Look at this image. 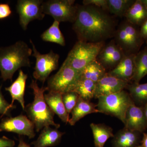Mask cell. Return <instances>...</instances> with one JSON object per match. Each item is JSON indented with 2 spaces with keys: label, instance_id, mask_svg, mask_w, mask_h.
<instances>
[{
  "label": "cell",
  "instance_id": "cell-2",
  "mask_svg": "<svg viewBox=\"0 0 147 147\" xmlns=\"http://www.w3.org/2000/svg\"><path fill=\"white\" fill-rule=\"evenodd\" d=\"M32 48L23 40L12 45L0 47V72L4 81H12L14 73L22 67H30Z\"/></svg>",
  "mask_w": 147,
  "mask_h": 147
},
{
  "label": "cell",
  "instance_id": "cell-26",
  "mask_svg": "<svg viewBox=\"0 0 147 147\" xmlns=\"http://www.w3.org/2000/svg\"><path fill=\"white\" fill-rule=\"evenodd\" d=\"M59 24V22L54 21L52 25L41 34L42 40L45 42L57 43L61 46H65V39L60 29Z\"/></svg>",
  "mask_w": 147,
  "mask_h": 147
},
{
  "label": "cell",
  "instance_id": "cell-35",
  "mask_svg": "<svg viewBox=\"0 0 147 147\" xmlns=\"http://www.w3.org/2000/svg\"><path fill=\"white\" fill-rule=\"evenodd\" d=\"M17 147H31L28 144L25 142L23 138L20 137L19 139V144Z\"/></svg>",
  "mask_w": 147,
  "mask_h": 147
},
{
  "label": "cell",
  "instance_id": "cell-36",
  "mask_svg": "<svg viewBox=\"0 0 147 147\" xmlns=\"http://www.w3.org/2000/svg\"><path fill=\"white\" fill-rule=\"evenodd\" d=\"M142 146L143 147H147V132L144 133V136L142 138Z\"/></svg>",
  "mask_w": 147,
  "mask_h": 147
},
{
  "label": "cell",
  "instance_id": "cell-27",
  "mask_svg": "<svg viewBox=\"0 0 147 147\" xmlns=\"http://www.w3.org/2000/svg\"><path fill=\"white\" fill-rule=\"evenodd\" d=\"M126 89L129 92L131 99L139 104H146L147 102V83L139 84L133 83L128 84Z\"/></svg>",
  "mask_w": 147,
  "mask_h": 147
},
{
  "label": "cell",
  "instance_id": "cell-30",
  "mask_svg": "<svg viewBox=\"0 0 147 147\" xmlns=\"http://www.w3.org/2000/svg\"><path fill=\"white\" fill-rule=\"evenodd\" d=\"M2 85L0 86V114L11 117V112L16 108V106L9 104L5 100L2 93Z\"/></svg>",
  "mask_w": 147,
  "mask_h": 147
},
{
  "label": "cell",
  "instance_id": "cell-6",
  "mask_svg": "<svg viewBox=\"0 0 147 147\" xmlns=\"http://www.w3.org/2000/svg\"><path fill=\"white\" fill-rule=\"evenodd\" d=\"M114 37V40L125 55L137 54L145 41L141 36L139 29L127 21L120 25Z\"/></svg>",
  "mask_w": 147,
  "mask_h": 147
},
{
  "label": "cell",
  "instance_id": "cell-22",
  "mask_svg": "<svg viewBox=\"0 0 147 147\" xmlns=\"http://www.w3.org/2000/svg\"><path fill=\"white\" fill-rule=\"evenodd\" d=\"M90 126L92 131L95 147H104L108 139L114 137L113 129L104 124L91 123Z\"/></svg>",
  "mask_w": 147,
  "mask_h": 147
},
{
  "label": "cell",
  "instance_id": "cell-12",
  "mask_svg": "<svg viewBox=\"0 0 147 147\" xmlns=\"http://www.w3.org/2000/svg\"><path fill=\"white\" fill-rule=\"evenodd\" d=\"M124 53L114 40L102 47L96 60L105 69L111 70L115 68L124 57Z\"/></svg>",
  "mask_w": 147,
  "mask_h": 147
},
{
  "label": "cell",
  "instance_id": "cell-14",
  "mask_svg": "<svg viewBox=\"0 0 147 147\" xmlns=\"http://www.w3.org/2000/svg\"><path fill=\"white\" fill-rule=\"evenodd\" d=\"M129 83L120 80L106 74L103 78L96 82L94 97L98 98L120 92L126 88Z\"/></svg>",
  "mask_w": 147,
  "mask_h": 147
},
{
  "label": "cell",
  "instance_id": "cell-4",
  "mask_svg": "<svg viewBox=\"0 0 147 147\" xmlns=\"http://www.w3.org/2000/svg\"><path fill=\"white\" fill-rule=\"evenodd\" d=\"M105 42H90L78 40L69 53L64 62L76 71L82 72L89 64L96 60Z\"/></svg>",
  "mask_w": 147,
  "mask_h": 147
},
{
  "label": "cell",
  "instance_id": "cell-9",
  "mask_svg": "<svg viewBox=\"0 0 147 147\" xmlns=\"http://www.w3.org/2000/svg\"><path fill=\"white\" fill-rule=\"evenodd\" d=\"M30 43L32 46V56L36 59L33 75L36 80H38L44 84L50 74L57 69L59 55L54 53L53 50L47 54H41L37 50L31 39H30Z\"/></svg>",
  "mask_w": 147,
  "mask_h": 147
},
{
  "label": "cell",
  "instance_id": "cell-34",
  "mask_svg": "<svg viewBox=\"0 0 147 147\" xmlns=\"http://www.w3.org/2000/svg\"><path fill=\"white\" fill-rule=\"evenodd\" d=\"M140 27V35L142 38L146 41L147 39V20Z\"/></svg>",
  "mask_w": 147,
  "mask_h": 147
},
{
  "label": "cell",
  "instance_id": "cell-39",
  "mask_svg": "<svg viewBox=\"0 0 147 147\" xmlns=\"http://www.w3.org/2000/svg\"><path fill=\"white\" fill-rule=\"evenodd\" d=\"M143 147V146H142V145H141V146H137V147Z\"/></svg>",
  "mask_w": 147,
  "mask_h": 147
},
{
  "label": "cell",
  "instance_id": "cell-21",
  "mask_svg": "<svg viewBox=\"0 0 147 147\" xmlns=\"http://www.w3.org/2000/svg\"><path fill=\"white\" fill-rule=\"evenodd\" d=\"M124 17L129 23L141 26L147 20V9L141 0H135Z\"/></svg>",
  "mask_w": 147,
  "mask_h": 147
},
{
  "label": "cell",
  "instance_id": "cell-20",
  "mask_svg": "<svg viewBox=\"0 0 147 147\" xmlns=\"http://www.w3.org/2000/svg\"><path fill=\"white\" fill-rule=\"evenodd\" d=\"M139 133L124 127L114 135L112 141L113 147H137L140 142Z\"/></svg>",
  "mask_w": 147,
  "mask_h": 147
},
{
  "label": "cell",
  "instance_id": "cell-38",
  "mask_svg": "<svg viewBox=\"0 0 147 147\" xmlns=\"http://www.w3.org/2000/svg\"><path fill=\"white\" fill-rule=\"evenodd\" d=\"M141 1L147 9V0H141Z\"/></svg>",
  "mask_w": 147,
  "mask_h": 147
},
{
  "label": "cell",
  "instance_id": "cell-29",
  "mask_svg": "<svg viewBox=\"0 0 147 147\" xmlns=\"http://www.w3.org/2000/svg\"><path fill=\"white\" fill-rule=\"evenodd\" d=\"M79 96L74 92H69L62 94V99L67 112L69 115L75 107Z\"/></svg>",
  "mask_w": 147,
  "mask_h": 147
},
{
  "label": "cell",
  "instance_id": "cell-3",
  "mask_svg": "<svg viewBox=\"0 0 147 147\" xmlns=\"http://www.w3.org/2000/svg\"><path fill=\"white\" fill-rule=\"evenodd\" d=\"M33 91L34 100L25 107L28 118L34 124L35 129L38 132L45 127L54 126L59 128L60 125L54 121L55 114L47 105L44 98L47 87L40 88L36 80H32L29 86Z\"/></svg>",
  "mask_w": 147,
  "mask_h": 147
},
{
  "label": "cell",
  "instance_id": "cell-24",
  "mask_svg": "<svg viewBox=\"0 0 147 147\" xmlns=\"http://www.w3.org/2000/svg\"><path fill=\"white\" fill-rule=\"evenodd\" d=\"M107 70L97 60L88 65L82 71L81 77L96 83L107 73Z\"/></svg>",
  "mask_w": 147,
  "mask_h": 147
},
{
  "label": "cell",
  "instance_id": "cell-5",
  "mask_svg": "<svg viewBox=\"0 0 147 147\" xmlns=\"http://www.w3.org/2000/svg\"><path fill=\"white\" fill-rule=\"evenodd\" d=\"M96 108L100 113L116 117L124 124L127 109L134 101L124 90L98 98Z\"/></svg>",
  "mask_w": 147,
  "mask_h": 147
},
{
  "label": "cell",
  "instance_id": "cell-15",
  "mask_svg": "<svg viewBox=\"0 0 147 147\" xmlns=\"http://www.w3.org/2000/svg\"><path fill=\"white\" fill-rule=\"evenodd\" d=\"M135 55H125L119 64L107 73L110 76L129 83L134 75Z\"/></svg>",
  "mask_w": 147,
  "mask_h": 147
},
{
  "label": "cell",
  "instance_id": "cell-18",
  "mask_svg": "<svg viewBox=\"0 0 147 147\" xmlns=\"http://www.w3.org/2000/svg\"><path fill=\"white\" fill-rule=\"evenodd\" d=\"M44 98L54 114H56L65 123H68L70 118L64 105L62 94L57 92L49 91L48 93L44 94Z\"/></svg>",
  "mask_w": 147,
  "mask_h": 147
},
{
  "label": "cell",
  "instance_id": "cell-37",
  "mask_svg": "<svg viewBox=\"0 0 147 147\" xmlns=\"http://www.w3.org/2000/svg\"><path fill=\"white\" fill-rule=\"evenodd\" d=\"M143 108H144V112L145 116L147 121V102L145 104L144 107Z\"/></svg>",
  "mask_w": 147,
  "mask_h": 147
},
{
  "label": "cell",
  "instance_id": "cell-10",
  "mask_svg": "<svg viewBox=\"0 0 147 147\" xmlns=\"http://www.w3.org/2000/svg\"><path fill=\"white\" fill-rule=\"evenodd\" d=\"M41 0H18L16 9L19 16V24L26 30L30 22L35 20H42L45 16L42 10Z\"/></svg>",
  "mask_w": 147,
  "mask_h": 147
},
{
  "label": "cell",
  "instance_id": "cell-8",
  "mask_svg": "<svg viewBox=\"0 0 147 147\" xmlns=\"http://www.w3.org/2000/svg\"><path fill=\"white\" fill-rule=\"evenodd\" d=\"M74 0H49L42 3V12L49 15L55 21L73 23L76 19L78 5Z\"/></svg>",
  "mask_w": 147,
  "mask_h": 147
},
{
  "label": "cell",
  "instance_id": "cell-23",
  "mask_svg": "<svg viewBox=\"0 0 147 147\" xmlns=\"http://www.w3.org/2000/svg\"><path fill=\"white\" fill-rule=\"evenodd\" d=\"M147 75V46L139 51L134 57V71L131 81L139 84Z\"/></svg>",
  "mask_w": 147,
  "mask_h": 147
},
{
  "label": "cell",
  "instance_id": "cell-25",
  "mask_svg": "<svg viewBox=\"0 0 147 147\" xmlns=\"http://www.w3.org/2000/svg\"><path fill=\"white\" fill-rule=\"evenodd\" d=\"M96 86L95 82L81 77L72 92H76L82 99L90 101L94 97Z\"/></svg>",
  "mask_w": 147,
  "mask_h": 147
},
{
  "label": "cell",
  "instance_id": "cell-31",
  "mask_svg": "<svg viewBox=\"0 0 147 147\" xmlns=\"http://www.w3.org/2000/svg\"><path fill=\"white\" fill-rule=\"evenodd\" d=\"M83 5H91L97 7L108 11L107 0H84Z\"/></svg>",
  "mask_w": 147,
  "mask_h": 147
},
{
  "label": "cell",
  "instance_id": "cell-40",
  "mask_svg": "<svg viewBox=\"0 0 147 147\" xmlns=\"http://www.w3.org/2000/svg\"><path fill=\"white\" fill-rule=\"evenodd\" d=\"M146 45H147V39L146 40Z\"/></svg>",
  "mask_w": 147,
  "mask_h": 147
},
{
  "label": "cell",
  "instance_id": "cell-33",
  "mask_svg": "<svg viewBox=\"0 0 147 147\" xmlns=\"http://www.w3.org/2000/svg\"><path fill=\"white\" fill-rule=\"evenodd\" d=\"M15 143L12 139L3 136L0 138V147H14Z\"/></svg>",
  "mask_w": 147,
  "mask_h": 147
},
{
  "label": "cell",
  "instance_id": "cell-11",
  "mask_svg": "<svg viewBox=\"0 0 147 147\" xmlns=\"http://www.w3.org/2000/svg\"><path fill=\"white\" fill-rule=\"evenodd\" d=\"M34 129V124L26 116L22 114L14 117L5 118L0 121V132H13L31 139L35 136Z\"/></svg>",
  "mask_w": 147,
  "mask_h": 147
},
{
  "label": "cell",
  "instance_id": "cell-16",
  "mask_svg": "<svg viewBox=\"0 0 147 147\" xmlns=\"http://www.w3.org/2000/svg\"><path fill=\"white\" fill-rule=\"evenodd\" d=\"M28 79V74L20 69L19 70L17 79L9 86L5 88L6 91L9 92L11 96L12 101L11 104L13 105L14 100H17L21 104V107L25 110L24 94L26 90V83Z\"/></svg>",
  "mask_w": 147,
  "mask_h": 147
},
{
  "label": "cell",
  "instance_id": "cell-19",
  "mask_svg": "<svg viewBox=\"0 0 147 147\" xmlns=\"http://www.w3.org/2000/svg\"><path fill=\"white\" fill-rule=\"evenodd\" d=\"M96 106V105L90 101L84 100L79 97L76 105L71 111V117L69 119L68 123L71 126H73L87 115L92 113H100Z\"/></svg>",
  "mask_w": 147,
  "mask_h": 147
},
{
  "label": "cell",
  "instance_id": "cell-7",
  "mask_svg": "<svg viewBox=\"0 0 147 147\" xmlns=\"http://www.w3.org/2000/svg\"><path fill=\"white\" fill-rule=\"evenodd\" d=\"M82 72L76 71L64 61L59 71L47 82V91L63 94L73 91L81 79Z\"/></svg>",
  "mask_w": 147,
  "mask_h": 147
},
{
  "label": "cell",
  "instance_id": "cell-28",
  "mask_svg": "<svg viewBox=\"0 0 147 147\" xmlns=\"http://www.w3.org/2000/svg\"><path fill=\"white\" fill-rule=\"evenodd\" d=\"M135 0H107L108 11L119 17L125 16Z\"/></svg>",
  "mask_w": 147,
  "mask_h": 147
},
{
  "label": "cell",
  "instance_id": "cell-32",
  "mask_svg": "<svg viewBox=\"0 0 147 147\" xmlns=\"http://www.w3.org/2000/svg\"><path fill=\"white\" fill-rule=\"evenodd\" d=\"M12 13L10 6L7 3H0V20L9 17Z\"/></svg>",
  "mask_w": 147,
  "mask_h": 147
},
{
  "label": "cell",
  "instance_id": "cell-1",
  "mask_svg": "<svg viewBox=\"0 0 147 147\" xmlns=\"http://www.w3.org/2000/svg\"><path fill=\"white\" fill-rule=\"evenodd\" d=\"M108 12L95 6L78 5L72 29L78 40L103 42L114 36L116 21Z\"/></svg>",
  "mask_w": 147,
  "mask_h": 147
},
{
  "label": "cell",
  "instance_id": "cell-17",
  "mask_svg": "<svg viewBox=\"0 0 147 147\" xmlns=\"http://www.w3.org/2000/svg\"><path fill=\"white\" fill-rule=\"evenodd\" d=\"M65 132L59 131L57 128H53L50 126L42 129L39 137L31 144L34 147H49L57 146L60 143Z\"/></svg>",
  "mask_w": 147,
  "mask_h": 147
},
{
  "label": "cell",
  "instance_id": "cell-13",
  "mask_svg": "<svg viewBox=\"0 0 147 147\" xmlns=\"http://www.w3.org/2000/svg\"><path fill=\"white\" fill-rule=\"evenodd\" d=\"M125 127L139 133L147 129V121L144 108L137 106L133 102L129 107L125 115Z\"/></svg>",
  "mask_w": 147,
  "mask_h": 147
}]
</instances>
